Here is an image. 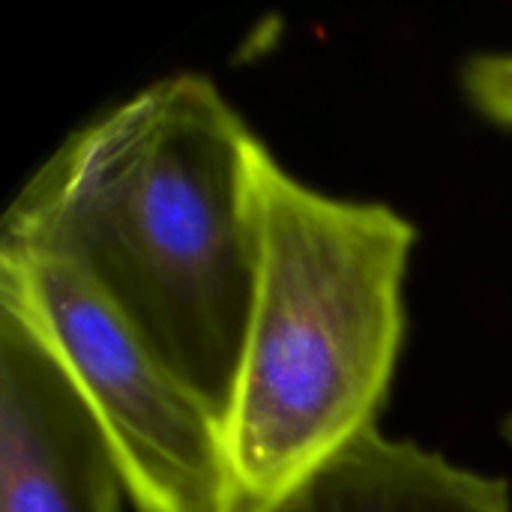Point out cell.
<instances>
[{
  "instance_id": "7",
  "label": "cell",
  "mask_w": 512,
  "mask_h": 512,
  "mask_svg": "<svg viewBox=\"0 0 512 512\" xmlns=\"http://www.w3.org/2000/svg\"><path fill=\"white\" fill-rule=\"evenodd\" d=\"M501 441L512 450V411L504 417V423H501Z\"/></svg>"
},
{
  "instance_id": "4",
  "label": "cell",
  "mask_w": 512,
  "mask_h": 512,
  "mask_svg": "<svg viewBox=\"0 0 512 512\" xmlns=\"http://www.w3.org/2000/svg\"><path fill=\"white\" fill-rule=\"evenodd\" d=\"M111 453L57 363L0 315V512H123Z\"/></svg>"
},
{
  "instance_id": "2",
  "label": "cell",
  "mask_w": 512,
  "mask_h": 512,
  "mask_svg": "<svg viewBox=\"0 0 512 512\" xmlns=\"http://www.w3.org/2000/svg\"><path fill=\"white\" fill-rule=\"evenodd\" d=\"M255 288L222 411V512H291L378 414L405 345L414 222L330 195L258 141Z\"/></svg>"
},
{
  "instance_id": "3",
  "label": "cell",
  "mask_w": 512,
  "mask_h": 512,
  "mask_svg": "<svg viewBox=\"0 0 512 512\" xmlns=\"http://www.w3.org/2000/svg\"><path fill=\"white\" fill-rule=\"evenodd\" d=\"M0 315L63 372L135 512H222V417L66 255L0 237Z\"/></svg>"
},
{
  "instance_id": "6",
  "label": "cell",
  "mask_w": 512,
  "mask_h": 512,
  "mask_svg": "<svg viewBox=\"0 0 512 512\" xmlns=\"http://www.w3.org/2000/svg\"><path fill=\"white\" fill-rule=\"evenodd\" d=\"M468 102L495 126L512 129V51H480L462 66Z\"/></svg>"
},
{
  "instance_id": "5",
  "label": "cell",
  "mask_w": 512,
  "mask_h": 512,
  "mask_svg": "<svg viewBox=\"0 0 512 512\" xmlns=\"http://www.w3.org/2000/svg\"><path fill=\"white\" fill-rule=\"evenodd\" d=\"M291 512H512V489L495 474L372 429L309 483Z\"/></svg>"
},
{
  "instance_id": "1",
  "label": "cell",
  "mask_w": 512,
  "mask_h": 512,
  "mask_svg": "<svg viewBox=\"0 0 512 512\" xmlns=\"http://www.w3.org/2000/svg\"><path fill=\"white\" fill-rule=\"evenodd\" d=\"M258 141L213 78H156L69 132L0 228L72 258L219 417L255 288Z\"/></svg>"
}]
</instances>
